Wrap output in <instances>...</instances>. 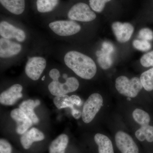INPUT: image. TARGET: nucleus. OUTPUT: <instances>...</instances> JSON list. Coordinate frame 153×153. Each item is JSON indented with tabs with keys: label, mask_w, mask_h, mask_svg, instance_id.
<instances>
[{
	"label": "nucleus",
	"mask_w": 153,
	"mask_h": 153,
	"mask_svg": "<svg viewBox=\"0 0 153 153\" xmlns=\"http://www.w3.org/2000/svg\"><path fill=\"white\" fill-rule=\"evenodd\" d=\"M66 66L77 75L85 79H90L96 74V65L91 57L76 51H69L64 57Z\"/></svg>",
	"instance_id": "obj_1"
},
{
	"label": "nucleus",
	"mask_w": 153,
	"mask_h": 153,
	"mask_svg": "<svg viewBox=\"0 0 153 153\" xmlns=\"http://www.w3.org/2000/svg\"><path fill=\"white\" fill-rule=\"evenodd\" d=\"M115 87L118 92L125 96L134 98L137 96L143 88L138 77L129 79L125 76H120L116 79Z\"/></svg>",
	"instance_id": "obj_2"
},
{
	"label": "nucleus",
	"mask_w": 153,
	"mask_h": 153,
	"mask_svg": "<svg viewBox=\"0 0 153 153\" xmlns=\"http://www.w3.org/2000/svg\"><path fill=\"white\" fill-rule=\"evenodd\" d=\"M103 98L100 94L94 93L88 98L83 105L82 118L85 123L92 121L103 104Z\"/></svg>",
	"instance_id": "obj_3"
},
{
	"label": "nucleus",
	"mask_w": 153,
	"mask_h": 153,
	"mask_svg": "<svg viewBox=\"0 0 153 153\" xmlns=\"http://www.w3.org/2000/svg\"><path fill=\"white\" fill-rule=\"evenodd\" d=\"M68 17L72 21L88 22L95 20L97 16L88 5L80 2L71 7L68 11Z\"/></svg>",
	"instance_id": "obj_4"
},
{
	"label": "nucleus",
	"mask_w": 153,
	"mask_h": 153,
	"mask_svg": "<svg viewBox=\"0 0 153 153\" xmlns=\"http://www.w3.org/2000/svg\"><path fill=\"white\" fill-rule=\"evenodd\" d=\"M49 26L56 35L63 37L75 35L81 29L80 25L74 21H55L49 23Z\"/></svg>",
	"instance_id": "obj_5"
},
{
	"label": "nucleus",
	"mask_w": 153,
	"mask_h": 153,
	"mask_svg": "<svg viewBox=\"0 0 153 153\" xmlns=\"http://www.w3.org/2000/svg\"><path fill=\"white\" fill-rule=\"evenodd\" d=\"M66 79L65 83H61L58 80H53L50 82L48 85V88L51 94L55 96L66 95L78 89L79 82L75 77H68Z\"/></svg>",
	"instance_id": "obj_6"
},
{
	"label": "nucleus",
	"mask_w": 153,
	"mask_h": 153,
	"mask_svg": "<svg viewBox=\"0 0 153 153\" xmlns=\"http://www.w3.org/2000/svg\"><path fill=\"white\" fill-rule=\"evenodd\" d=\"M47 66V61L44 57L36 56L30 57L25 66V73L33 80L39 79Z\"/></svg>",
	"instance_id": "obj_7"
},
{
	"label": "nucleus",
	"mask_w": 153,
	"mask_h": 153,
	"mask_svg": "<svg viewBox=\"0 0 153 153\" xmlns=\"http://www.w3.org/2000/svg\"><path fill=\"white\" fill-rule=\"evenodd\" d=\"M117 146L122 153H139V149L132 138L126 133L119 131L115 137Z\"/></svg>",
	"instance_id": "obj_8"
},
{
	"label": "nucleus",
	"mask_w": 153,
	"mask_h": 153,
	"mask_svg": "<svg viewBox=\"0 0 153 153\" xmlns=\"http://www.w3.org/2000/svg\"><path fill=\"white\" fill-rule=\"evenodd\" d=\"M0 35L3 38L16 39L20 42L25 41L26 38V33L24 30L6 21H2L0 23Z\"/></svg>",
	"instance_id": "obj_9"
},
{
	"label": "nucleus",
	"mask_w": 153,
	"mask_h": 153,
	"mask_svg": "<svg viewBox=\"0 0 153 153\" xmlns=\"http://www.w3.org/2000/svg\"><path fill=\"white\" fill-rule=\"evenodd\" d=\"M112 30L117 40L120 43H124L130 39L134 27L130 23L116 22L113 23Z\"/></svg>",
	"instance_id": "obj_10"
},
{
	"label": "nucleus",
	"mask_w": 153,
	"mask_h": 153,
	"mask_svg": "<svg viewBox=\"0 0 153 153\" xmlns=\"http://www.w3.org/2000/svg\"><path fill=\"white\" fill-rule=\"evenodd\" d=\"M23 87L20 84H16L11 86L8 89L1 93L0 102L6 105H12L23 96Z\"/></svg>",
	"instance_id": "obj_11"
},
{
	"label": "nucleus",
	"mask_w": 153,
	"mask_h": 153,
	"mask_svg": "<svg viewBox=\"0 0 153 153\" xmlns=\"http://www.w3.org/2000/svg\"><path fill=\"white\" fill-rule=\"evenodd\" d=\"M11 117L16 123V131L19 134L25 133L33 125L31 120L20 108L13 110Z\"/></svg>",
	"instance_id": "obj_12"
},
{
	"label": "nucleus",
	"mask_w": 153,
	"mask_h": 153,
	"mask_svg": "<svg viewBox=\"0 0 153 153\" xmlns=\"http://www.w3.org/2000/svg\"><path fill=\"white\" fill-rule=\"evenodd\" d=\"M22 50L21 44L10 39L2 38L0 39V57L7 58L19 54Z\"/></svg>",
	"instance_id": "obj_13"
},
{
	"label": "nucleus",
	"mask_w": 153,
	"mask_h": 153,
	"mask_svg": "<svg viewBox=\"0 0 153 153\" xmlns=\"http://www.w3.org/2000/svg\"><path fill=\"white\" fill-rule=\"evenodd\" d=\"M45 138L43 132L36 128H33L22 134L21 137V143L25 149H30L35 142L41 141Z\"/></svg>",
	"instance_id": "obj_14"
},
{
	"label": "nucleus",
	"mask_w": 153,
	"mask_h": 153,
	"mask_svg": "<svg viewBox=\"0 0 153 153\" xmlns=\"http://www.w3.org/2000/svg\"><path fill=\"white\" fill-rule=\"evenodd\" d=\"M41 102L38 100H28L23 101L19 105V108L22 110L25 114L30 118L33 122V124H37L39 123V119L37 116L34 108L40 105Z\"/></svg>",
	"instance_id": "obj_15"
},
{
	"label": "nucleus",
	"mask_w": 153,
	"mask_h": 153,
	"mask_svg": "<svg viewBox=\"0 0 153 153\" xmlns=\"http://www.w3.org/2000/svg\"><path fill=\"white\" fill-rule=\"evenodd\" d=\"M5 8L14 15H21L25 8V0H0Z\"/></svg>",
	"instance_id": "obj_16"
},
{
	"label": "nucleus",
	"mask_w": 153,
	"mask_h": 153,
	"mask_svg": "<svg viewBox=\"0 0 153 153\" xmlns=\"http://www.w3.org/2000/svg\"><path fill=\"white\" fill-rule=\"evenodd\" d=\"M94 140L98 146L99 153H114L112 142L108 137L97 133L94 136Z\"/></svg>",
	"instance_id": "obj_17"
},
{
	"label": "nucleus",
	"mask_w": 153,
	"mask_h": 153,
	"mask_svg": "<svg viewBox=\"0 0 153 153\" xmlns=\"http://www.w3.org/2000/svg\"><path fill=\"white\" fill-rule=\"evenodd\" d=\"M68 142V136L62 134L53 140L49 147V153H65Z\"/></svg>",
	"instance_id": "obj_18"
},
{
	"label": "nucleus",
	"mask_w": 153,
	"mask_h": 153,
	"mask_svg": "<svg viewBox=\"0 0 153 153\" xmlns=\"http://www.w3.org/2000/svg\"><path fill=\"white\" fill-rule=\"evenodd\" d=\"M135 135L140 141L146 140L149 142H153V126L149 125L141 126L136 131Z\"/></svg>",
	"instance_id": "obj_19"
},
{
	"label": "nucleus",
	"mask_w": 153,
	"mask_h": 153,
	"mask_svg": "<svg viewBox=\"0 0 153 153\" xmlns=\"http://www.w3.org/2000/svg\"><path fill=\"white\" fill-rule=\"evenodd\" d=\"M96 54L98 57L97 62L101 68L106 70L111 67L113 62L111 54H108L101 50L97 51Z\"/></svg>",
	"instance_id": "obj_20"
},
{
	"label": "nucleus",
	"mask_w": 153,
	"mask_h": 153,
	"mask_svg": "<svg viewBox=\"0 0 153 153\" xmlns=\"http://www.w3.org/2000/svg\"><path fill=\"white\" fill-rule=\"evenodd\" d=\"M59 0H37V10L41 13L51 12L59 4Z\"/></svg>",
	"instance_id": "obj_21"
},
{
	"label": "nucleus",
	"mask_w": 153,
	"mask_h": 153,
	"mask_svg": "<svg viewBox=\"0 0 153 153\" xmlns=\"http://www.w3.org/2000/svg\"><path fill=\"white\" fill-rule=\"evenodd\" d=\"M140 79L145 90L149 91L153 90V68L143 72Z\"/></svg>",
	"instance_id": "obj_22"
},
{
	"label": "nucleus",
	"mask_w": 153,
	"mask_h": 153,
	"mask_svg": "<svg viewBox=\"0 0 153 153\" xmlns=\"http://www.w3.org/2000/svg\"><path fill=\"white\" fill-rule=\"evenodd\" d=\"M132 116L134 120L141 126L149 125L150 121V117L149 114L139 108H136L134 111Z\"/></svg>",
	"instance_id": "obj_23"
},
{
	"label": "nucleus",
	"mask_w": 153,
	"mask_h": 153,
	"mask_svg": "<svg viewBox=\"0 0 153 153\" xmlns=\"http://www.w3.org/2000/svg\"><path fill=\"white\" fill-rule=\"evenodd\" d=\"M53 101L55 106L59 109L70 108L71 110L74 108V104L71 102L70 97L67 95L57 96Z\"/></svg>",
	"instance_id": "obj_24"
},
{
	"label": "nucleus",
	"mask_w": 153,
	"mask_h": 153,
	"mask_svg": "<svg viewBox=\"0 0 153 153\" xmlns=\"http://www.w3.org/2000/svg\"><path fill=\"white\" fill-rule=\"evenodd\" d=\"M111 0H89L91 9L97 13H101L105 7V4Z\"/></svg>",
	"instance_id": "obj_25"
},
{
	"label": "nucleus",
	"mask_w": 153,
	"mask_h": 153,
	"mask_svg": "<svg viewBox=\"0 0 153 153\" xmlns=\"http://www.w3.org/2000/svg\"><path fill=\"white\" fill-rule=\"evenodd\" d=\"M133 45L135 49L143 52L147 51L152 48L150 43L149 41L144 40H134Z\"/></svg>",
	"instance_id": "obj_26"
},
{
	"label": "nucleus",
	"mask_w": 153,
	"mask_h": 153,
	"mask_svg": "<svg viewBox=\"0 0 153 153\" xmlns=\"http://www.w3.org/2000/svg\"><path fill=\"white\" fill-rule=\"evenodd\" d=\"M140 62L144 67L153 66V51L143 55L140 58Z\"/></svg>",
	"instance_id": "obj_27"
},
{
	"label": "nucleus",
	"mask_w": 153,
	"mask_h": 153,
	"mask_svg": "<svg viewBox=\"0 0 153 153\" xmlns=\"http://www.w3.org/2000/svg\"><path fill=\"white\" fill-rule=\"evenodd\" d=\"M139 37L142 40H146V41H153V31L149 28H143L139 32Z\"/></svg>",
	"instance_id": "obj_28"
},
{
	"label": "nucleus",
	"mask_w": 153,
	"mask_h": 153,
	"mask_svg": "<svg viewBox=\"0 0 153 153\" xmlns=\"http://www.w3.org/2000/svg\"><path fill=\"white\" fill-rule=\"evenodd\" d=\"M12 147L10 144L3 139L0 140V153H12Z\"/></svg>",
	"instance_id": "obj_29"
},
{
	"label": "nucleus",
	"mask_w": 153,
	"mask_h": 153,
	"mask_svg": "<svg viewBox=\"0 0 153 153\" xmlns=\"http://www.w3.org/2000/svg\"><path fill=\"white\" fill-rule=\"evenodd\" d=\"M101 50L108 54H112L114 51V47L113 45L108 41H104L102 45Z\"/></svg>",
	"instance_id": "obj_30"
},
{
	"label": "nucleus",
	"mask_w": 153,
	"mask_h": 153,
	"mask_svg": "<svg viewBox=\"0 0 153 153\" xmlns=\"http://www.w3.org/2000/svg\"><path fill=\"white\" fill-rule=\"evenodd\" d=\"M49 75L53 81L58 80L60 76V71L56 68H53L49 71Z\"/></svg>",
	"instance_id": "obj_31"
},
{
	"label": "nucleus",
	"mask_w": 153,
	"mask_h": 153,
	"mask_svg": "<svg viewBox=\"0 0 153 153\" xmlns=\"http://www.w3.org/2000/svg\"><path fill=\"white\" fill-rule=\"evenodd\" d=\"M70 99L72 103L74 105H76L77 106H79L81 105L82 103V101H81V99L79 97L77 96L73 95H71L70 97Z\"/></svg>",
	"instance_id": "obj_32"
},
{
	"label": "nucleus",
	"mask_w": 153,
	"mask_h": 153,
	"mask_svg": "<svg viewBox=\"0 0 153 153\" xmlns=\"http://www.w3.org/2000/svg\"><path fill=\"white\" fill-rule=\"evenodd\" d=\"M71 114H72L73 117L76 119H78L80 117L82 116V113H81V112L75 109V108L71 110Z\"/></svg>",
	"instance_id": "obj_33"
},
{
	"label": "nucleus",
	"mask_w": 153,
	"mask_h": 153,
	"mask_svg": "<svg viewBox=\"0 0 153 153\" xmlns=\"http://www.w3.org/2000/svg\"><path fill=\"white\" fill-rule=\"evenodd\" d=\"M63 78H64V79H66V78H68V77H67V75L66 74H63Z\"/></svg>",
	"instance_id": "obj_34"
},
{
	"label": "nucleus",
	"mask_w": 153,
	"mask_h": 153,
	"mask_svg": "<svg viewBox=\"0 0 153 153\" xmlns=\"http://www.w3.org/2000/svg\"><path fill=\"white\" fill-rule=\"evenodd\" d=\"M45 79V76H43V78H42V80H44Z\"/></svg>",
	"instance_id": "obj_35"
}]
</instances>
